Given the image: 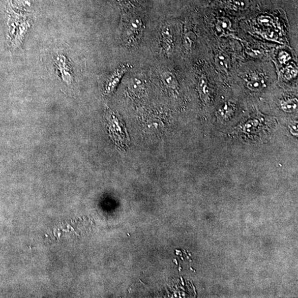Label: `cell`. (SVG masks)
<instances>
[{
	"mask_svg": "<svg viewBox=\"0 0 298 298\" xmlns=\"http://www.w3.org/2000/svg\"><path fill=\"white\" fill-rule=\"evenodd\" d=\"M258 21L260 23L268 24L272 22V19L270 17L262 16L259 18Z\"/></svg>",
	"mask_w": 298,
	"mask_h": 298,
	"instance_id": "15",
	"label": "cell"
},
{
	"mask_svg": "<svg viewBox=\"0 0 298 298\" xmlns=\"http://www.w3.org/2000/svg\"><path fill=\"white\" fill-rule=\"evenodd\" d=\"M115 1L119 2V3H121V2H124L125 0H115Z\"/></svg>",
	"mask_w": 298,
	"mask_h": 298,
	"instance_id": "17",
	"label": "cell"
},
{
	"mask_svg": "<svg viewBox=\"0 0 298 298\" xmlns=\"http://www.w3.org/2000/svg\"><path fill=\"white\" fill-rule=\"evenodd\" d=\"M234 106L230 103H226L219 109L218 114L224 120H229L234 115Z\"/></svg>",
	"mask_w": 298,
	"mask_h": 298,
	"instance_id": "8",
	"label": "cell"
},
{
	"mask_svg": "<svg viewBox=\"0 0 298 298\" xmlns=\"http://www.w3.org/2000/svg\"><path fill=\"white\" fill-rule=\"evenodd\" d=\"M289 131L291 134L294 136H297V126L295 125H290L289 126Z\"/></svg>",
	"mask_w": 298,
	"mask_h": 298,
	"instance_id": "14",
	"label": "cell"
},
{
	"mask_svg": "<svg viewBox=\"0 0 298 298\" xmlns=\"http://www.w3.org/2000/svg\"><path fill=\"white\" fill-rule=\"evenodd\" d=\"M107 122L110 137L119 148L125 150L128 147L130 140L124 122L118 114L111 111L108 113Z\"/></svg>",
	"mask_w": 298,
	"mask_h": 298,
	"instance_id": "1",
	"label": "cell"
},
{
	"mask_svg": "<svg viewBox=\"0 0 298 298\" xmlns=\"http://www.w3.org/2000/svg\"><path fill=\"white\" fill-rule=\"evenodd\" d=\"M216 62L217 66L222 70H228L229 67L228 57L223 54H219L217 55Z\"/></svg>",
	"mask_w": 298,
	"mask_h": 298,
	"instance_id": "11",
	"label": "cell"
},
{
	"mask_svg": "<svg viewBox=\"0 0 298 298\" xmlns=\"http://www.w3.org/2000/svg\"><path fill=\"white\" fill-rule=\"evenodd\" d=\"M196 37L191 31H186L184 37V45L187 50H190L195 42Z\"/></svg>",
	"mask_w": 298,
	"mask_h": 298,
	"instance_id": "10",
	"label": "cell"
},
{
	"mask_svg": "<svg viewBox=\"0 0 298 298\" xmlns=\"http://www.w3.org/2000/svg\"><path fill=\"white\" fill-rule=\"evenodd\" d=\"M132 67L131 65L128 64H122L114 70L107 80L105 90V94H111L114 92L118 86L123 77Z\"/></svg>",
	"mask_w": 298,
	"mask_h": 298,
	"instance_id": "2",
	"label": "cell"
},
{
	"mask_svg": "<svg viewBox=\"0 0 298 298\" xmlns=\"http://www.w3.org/2000/svg\"><path fill=\"white\" fill-rule=\"evenodd\" d=\"M198 90L200 99L206 103L210 100V89L208 81L204 76H202L199 80Z\"/></svg>",
	"mask_w": 298,
	"mask_h": 298,
	"instance_id": "5",
	"label": "cell"
},
{
	"mask_svg": "<svg viewBox=\"0 0 298 298\" xmlns=\"http://www.w3.org/2000/svg\"><path fill=\"white\" fill-rule=\"evenodd\" d=\"M290 56L286 51H282L278 57V60L282 64L286 63L290 59Z\"/></svg>",
	"mask_w": 298,
	"mask_h": 298,
	"instance_id": "13",
	"label": "cell"
},
{
	"mask_svg": "<svg viewBox=\"0 0 298 298\" xmlns=\"http://www.w3.org/2000/svg\"><path fill=\"white\" fill-rule=\"evenodd\" d=\"M161 77L166 86L172 89H175L177 87L176 77L170 71H164L161 74Z\"/></svg>",
	"mask_w": 298,
	"mask_h": 298,
	"instance_id": "7",
	"label": "cell"
},
{
	"mask_svg": "<svg viewBox=\"0 0 298 298\" xmlns=\"http://www.w3.org/2000/svg\"><path fill=\"white\" fill-rule=\"evenodd\" d=\"M161 45L165 53L170 55L174 47V37L171 28L168 25H164L161 29Z\"/></svg>",
	"mask_w": 298,
	"mask_h": 298,
	"instance_id": "3",
	"label": "cell"
},
{
	"mask_svg": "<svg viewBox=\"0 0 298 298\" xmlns=\"http://www.w3.org/2000/svg\"><path fill=\"white\" fill-rule=\"evenodd\" d=\"M229 23L226 22L225 21H220L218 23L219 28H221V29H220L221 30L226 29L228 28L229 27Z\"/></svg>",
	"mask_w": 298,
	"mask_h": 298,
	"instance_id": "16",
	"label": "cell"
},
{
	"mask_svg": "<svg viewBox=\"0 0 298 298\" xmlns=\"http://www.w3.org/2000/svg\"><path fill=\"white\" fill-rule=\"evenodd\" d=\"M298 106L297 99L296 98L289 99L282 101L281 107L284 112L291 113L295 112Z\"/></svg>",
	"mask_w": 298,
	"mask_h": 298,
	"instance_id": "9",
	"label": "cell"
},
{
	"mask_svg": "<svg viewBox=\"0 0 298 298\" xmlns=\"http://www.w3.org/2000/svg\"><path fill=\"white\" fill-rule=\"evenodd\" d=\"M247 87L252 92H258L265 87V81L262 77L256 76L248 81Z\"/></svg>",
	"mask_w": 298,
	"mask_h": 298,
	"instance_id": "6",
	"label": "cell"
},
{
	"mask_svg": "<svg viewBox=\"0 0 298 298\" xmlns=\"http://www.w3.org/2000/svg\"><path fill=\"white\" fill-rule=\"evenodd\" d=\"M142 23L139 18L132 19L129 23L127 28V37L134 40L139 35L142 30Z\"/></svg>",
	"mask_w": 298,
	"mask_h": 298,
	"instance_id": "4",
	"label": "cell"
},
{
	"mask_svg": "<svg viewBox=\"0 0 298 298\" xmlns=\"http://www.w3.org/2000/svg\"><path fill=\"white\" fill-rule=\"evenodd\" d=\"M297 70H295L294 68L291 67L290 68H288L285 72V77L288 80H290L291 79L294 78L296 75H297Z\"/></svg>",
	"mask_w": 298,
	"mask_h": 298,
	"instance_id": "12",
	"label": "cell"
}]
</instances>
